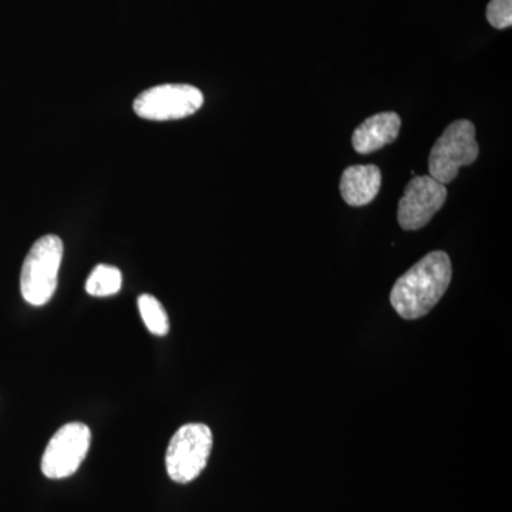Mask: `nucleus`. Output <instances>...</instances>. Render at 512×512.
Instances as JSON below:
<instances>
[{
    "label": "nucleus",
    "mask_w": 512,
    "mask_h": 512,
    "mask_svg": "<svg viewBox=\"0 0 512 512\" xmlns=\"http://www.w3.org/2000/svg\"><path fill=\"white\" fill-rule=\"evenodd\" d=\"M121 285H123V276H121L120 269L116 266L110 265H97L90 274L86 282V292L92 296L116 295L120 292Z\"/></svg>",
    "instance_id": "10"
},
{
    "label": "nucleus",
    "mask_w": 512,
    "mask_h": 512,
    "mask_svg": "<svg viewBox=\"0 0 512 512\" xmlns=\"http://www.w3.org/2000/svg\"><path fill=\"white\" fill-rule=\"evenodd\" d=\"M138 311L143 318L144 325L147 326L148 332L156 336H165L170 330V320H168L167 312L157 298L153 295H141L138 298Z\"/></svg>",
    "instance_id": "11"
},
{
    "label": "nucleus",
    "mask_w": 512,
    "mask_h": 512,
    "mask_svg": "<svg viewBox=\"0 0 512 512\" xmlns=\"http://www.w3.org/2000/svg\"><path fill=\"white\" fill-rule=\"evenodd\" d=\"M480 147L476 140V127L471 121L458 120L446 128L443 136L431 148L430 177L440 184H450L461 167L477 160Z\"/></svg>",
    "instance_id": "4"
},
{
    "label": "nucleus",
    "mask_w": 512,
    "mask_h": 512,
    "mask_svg": "<svg viewBox=\"0 0 512 512\" xmlns=\"http://www.w3.org/2000/svg\"><path fill=\"white\" fill-rule=\"evenodd\" d=\"M447 188L430 175L414 177L409 184L402 200L399 202L397 218L404 231H417L426 227L434 215L446 204Z\"/></svg>",
    "instance_id": "7"
},
{
    "label": "nucleus",
    "mask_w": 512,
    "mask_h": 512,
    "mask_svg": "<svg viewBox=\"0 0 512 512\" xmlns=\"http://www.w3.org/2000/svg\"><path fill=\"white\" fill-rule=\"evenodd\" d=\"M453 278L450 256L430 252L404 272L390 292V303L403 319L423 318L440 302Z\"/></svg>",
    "instance_id": "1"
},
{
    "label": "nucleus",
    "mask_w": 512,
    "mask_h": 512,
    "mask_svg": "<svg viewBox=\"0 0 512 512\" xmlns=\"http://www.w3.org/2000/svg\"><path fill=\"white\" fill-rule=\"evenodd\" d=\"M63 259V241L56 235L37 239L25 258L20 274L23 299L33 306L46 305L53 298Z\"/></svg>",
    "instance_id": "2"
},
{
    "label": "nucleus",
    "mask_w": 512,
    "mask_h": 512,
    "mask_svg": "<svg viewBox=\"0 0 512 512\" xmlns=\"http://www.w3.org/2000/svg\"><path fill=\"white\" fill-rule=\"evenodd\" d=\"M402 119L393 111L377 113L363 121L353 133V148L359 154H370L392 144L399 137Z\"/></svg>",
    "instance_id": "8"
},
{
    "label": "nucleus",
    "mask_w": 512,
    "mask_h": 512,
    "mask_svg": "<svg viewBox=\"0 0 512 512\" xmlns=\"http://www.w3.org/2000/svg\"><path fill=\"white\" fill-rule=\"evenodd\" d=\"M382 187V171L377 165H353L343 171L340 178V194L350 207L370 204Z\"/></svg>",
    "instance_id": "9"
},
{
    "label": "nucleus",
    "mask_w": 512,
    "mask_h": 512,
    "mask_svg": "<svg viewBox=\"0 0 512 512\" xmlns=\"http://www.w3.org/2000/svg\"><path fill=\"white\" fill-rule=\"evenodd\" d=\"M92 443V431L83 423L64 424L47 444L42 473L52 480L73 476L82 466Z\"/></svg>",
    "instance_id": "6"
},
{
    "label": "nucleus",
    "mask_w": 512,
    "mask_h": 512,
    "mask_svg": "<svg viewBox=\"0 0 512 512\" xmlns=\"http://www.w3.org/2000/svg\"><path fill=\"white\" fill-rule=\"evenodd\" d=\"M204 94L190 84H161L137 97L133 109L138 117L153 121L181 120L197 113Z\"/></svg>",
    "instance_id": "5"
},
{
    "label": "nucleus",
    "mask_w": 512,
    "mask_h": 512,
    "mask_svg": "<svg viewBox=\"0 0 512 512\" xmlns=\"http://www.w3.org/2000/svg\"><path fill=\"white\" fill-rule=\"evenodd\" d=\"M212 431L207 424L190 423L181 427L168 444L165 467L178 484H188L200 477L212 450Z\"/></svg>",
    "instance_id": "3"
},
{
    "label": "nucleus",
    "mask_w": 512,
    "mask_h": 512,
    "mask_svg": "<svg viewBox=\"0 0 512 512\" xmlns=\"http://www.w3.org/2000/svg\"><path fill=\"white\" fill-rule=\"evenodd\" d=\"M488 23L493 28L504 30L512 26V0H491L487 6Z\"/></svg>",
    "instance_id": "12"
}]
</instances>
